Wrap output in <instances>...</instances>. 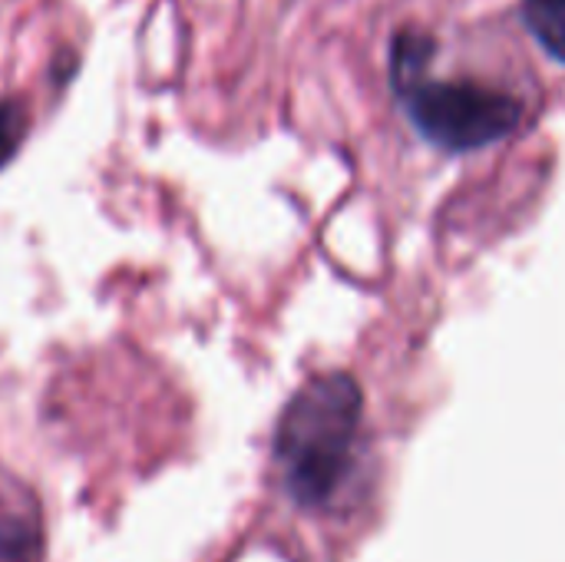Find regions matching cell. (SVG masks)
I'll return each mask as SVG.
<instances>
[{
    "label": "cell",
    "mask_w": 565,
    "mask_h": 562,
    "mask_svg": "<svg viewBox=\"0 0 565 562\" xmlns=\"http://www.w3.org/2000/svg\"><path fill=\"white\" fill-rule=\"evenodd\" d=\"M361 424V391L344 374L315 378L281 417L278 464L285 487L305 507L328 503L354 464V441Z\"/></svg>",
    "instance_id": "6da1fadb"
},
{
    "label": "cell",
    "mask_w": 565,
    "mask_h": 562,
    "mask_svg": "<svg viewBox=\"0 0 565 562\" xmlns=\"http://www.w3.org/2000/svg\"><path fill=\"white\" fill-rule=\"evenodd\" d=\"M404 99L414 126L454 152L500 142L523 119V103L513 93L470 79H420Z\"/></svg>",
    "instance_id": "7a4b0ae2"
},
{
    "label": "cell",
    "mask_w": 565,
    "mask_h": 562,
    "mask_svg": "<svg viewBox=\"0 0 565 562\" xmlns=\"http://www.w3.org/2000/svg\"><path fill=\"white\" fill-rule=\"evenodd\" d=\"M434 53H437L434 36H427L420 30L397 33V43H394V83H397L401 93H407L411 86H417L424 79V70H427Z\"/></svg>",
    "instance_id": "3957f363"
},
{
    "label": "cell",
    "mask_w": 565,
    "mask_h": 562,
    "mask_svg": "<svg viewBox=\"0 0 565 562\" xmlns=\"http://www.w3.org/2000/svg\"><path fill=\"white\" fill-rule=\"evenodd\" d=\"M523 20L543 50L565 63V0H523Z\"/></svg>",
    "instance_id": "277c9868"
},
{
    "label": "cell",
    "mask_w": 565,
    "mask_h": 562,
    "mask_svg": "<svg viewBox=\"0 0 565 562\" xmlns=\"http://www.w3.org/2000/svg\"><path fill=\"white\" fill-rule=\"evenodd\" d=\"M23 129H26L23 109L17 103H10V99L0 103V166L17 152L20 139H23Z\"/></svg>",
    "instance_id": "5b68a950"
}]
</instances>
